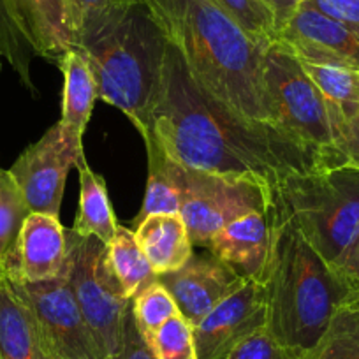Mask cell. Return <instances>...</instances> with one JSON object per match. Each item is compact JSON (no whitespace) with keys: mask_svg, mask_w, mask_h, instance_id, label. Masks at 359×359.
<instances>
[{"mask_svg":"<svg viewBox=\"0 0 359 359\" xmlns=\"http://www.w3.org/2000/svg\"><path fill=\"white\" fill-rule=\"evenodd\" d=\"M151 140L184 168L252 178L271 189L289 172L323 168L278 127L248 122L210 97L169 43Z\"/></svg>","mask_w":359,"mask_h":359,"instance_id":"1","label":"cell"},{"mask_svg":"<svg viewBox=\"0 0 359 359\" xmlns=\"http://www.w3.org/2000/svg\"><path fill=\"white\" fill-rule=\"evenodd\" d=\"M194 81L241 118L275 126L264 50L210 0H141Z\"/></svg>","mask_w":359,"mask_h":359,"instance_id":"2","label":"cell"},{"mask_svg":"<svg viewBox=\"0 0 359 359\" xmlns=\"http://www.w3.org/2000/svg\"><path fill=\"white\" fill-rule=\"evenodd\" d=\"M271 217L273 243L261 277L268 299V331L302 359L319 344L337 310L347 302L348 291L273 205Z\"/></svg>","mask_w":359,"mask_h":359,"instance_id":"3","label":"cell"},{"mask_svg":"<svg viewBox=\"0 0 359 359\" xmlns=\"http://www.w3.org/2000/svg\"><path fill=\"white\" fill-rule=\"evenodd\" d=\"M97 83L99 99L127 115L144 143L161 95L168 39L143 2L79 46Z\"/></svg>","mask_w":359,"mask_h":359,"instance_id":"4","label":"cell"},{"mask_svg":"<svg viewBox=\"0 0 359 359\" xmlns=\"http://www.w3.org/2000/svg\"><path fill=\"white\" fill-rule=\"evenodd\" d=\"M273 206L337 269L359 241V168L289 172L275 185Z\"/></svg>","mask_w":359,"mask_h":359,"instance_id":"5","label":"cell"},{"mask_svg":"<svg viewBox=\"0 0 359 359\" xmlns=\"http://www.w3.org/2000/svg\"><path fill=\"white\" fill-rule=\"evenodd\" d=\"M264 85L275 126L312 151L323 168L344 165L334 147L324 97L298 58L280 41L264 50Z\"/></svg>","mask_w":359,"mask_h":359,"instance_id":"6","label":"cell"},{"mask_svg":"<svg viewBox=\"0 0 359 359\" xmlns=\"http://www.w3.org/2000/svg\"><path fill=\"white\" fill-rule=\"evenodd\" d=\"M65 277L102 355L109 359L122 345L130 299L109 268L108 245L69 229Z\"/></svg>","mask_w":359,"mask_h":359,"instance_id":"7","label":"cell"},{"mask_svg":"<svg viewBox=\"0 0 359 359\" xmlns=\"http://www.w3.org/2000/svg\"><path fill=\"white\" fill-rule=\"evenodd\" d=\"M184 203L180 215L187 226L192 245L208 247L227 224L252 212H268L273 189L257 180L224 176L178 164Z\"/></svg>","mask_w":359,"mask_h":359,"instance_id":"8","label":"cell"},{"mask_svg":"<svg viewBox=\"0 0 359 359\" xmlns=\"http://www.w3.org/2000/svg\"><path fill=\"white\" fill-rule=\"evenodd\" d=\"M83 157V143L69 137L60 123H55L22 151L9 172L34 213L58 217L69 171Z\"/></svg>","mask_w":359,"mask_h":359,"instance_id":"9","label":"cell"},{"mask_svg":"<svg viewBox=\"0 0 359 359\" xmlns=\"http://www.w3.org/2000/svg\"><path fill=\"white\" fill-rule=\"evenodd\" d=\"M9 280L34 310L58 359H104L76 303L65 271L62 277L37 284Z\"/></svg>","mask_w":359,"mask_h":359,"instance_id":"10","label":"cell"},{"mask_svg":"<svg viewBox=\"0 0 359 359\" xmlns=\"http://www.w3.org/2000/svg\"><path fill=\"white\" fill-rule=\"evenodd\" d=\"M264 327H268L266 287L261 280L247 278L194 326L198 359H226L234 347Z\"/></svg>","mask_w":359,"mask_h":359,"instance_id":"11","label":"cell"},{"mask_svg":"<svg viewBox=\"0 0 359 359\" xmlns=\"http://www.w3.org/2000/svg\"><path fill=\"white\" fill-rule=\"evenodd\" d=\"M277 41L299 60L359 72V30L324 15L309 0L282 27Z\"/></svg>","mask_w":359,"mask_h":359,"instance_id":"12","label":"cell"},{"mask_svg":"<svg viewBox=\"0 0 359 359\" xmlns=\"http://www.w3.org/2000/svg\"><path fill=\"white\" fill-rule=\"evenodd\" d=\"M0 13L15 39L48 60L79 46L71 0H0Z\"/></svg>","mask_w":359,"mask_h":359,"instance_id":"13","label":"cell"},{"mask_svg":"<svg viewBox=\"0 0 359 359\" xmlns=\"http://www.w3.org/2000/svg\"><path fill=\"white\" fill-rule=\"evenodd\" d=\"M157 280L169 291L180 313L198 326L222 299L233 294L247 278L215 255H192L176 271L158 275Z\"/></svg>","mask_w":359,"mask_h":359,"instance_id":"14","label":"cell"},{"mask_svg":"<svg viewBox=\"0 0 359 359\" xmlns=\"http://www.w3.org/2000/svg\"><path fill=\"white\" fill-rule=\"evenodd\" d=\"M67 266V231L58 217L30 213L18 240L15 271L9 278L37 284L64 275Z\"/></svg>","mask_w":359,"mask_h":359,"instance_id":"15","label":"cell"},{"mask_svg":"<svg viewBox=\"0 0 359 359\" xmlns=\"http://www.w3.org/2000/svg\"><path fill=\"white\" fill-rule=\"evenodd\" d=\"M273 243V217L268 212H252L227 224L210 241L208 248L243 278L261 280Z\"/></svg>","mask_w":359,"mask_h":359,"instance_id":"16","label":"cell"},{"mask_svg":"<svg viewBox=\"0 0 359 359\" xmlns=\"http://www.w3.org/2000/svg\"><path fill=\"white\" fill-rule=\"evenodd\" d=\"M0 359H58L29 303L0 277Z\"/></svg>","mask_w":359,"mask_h":359,"instance_id":"17","label":"cell"},{"mask_svg":"<svg viewBox=\"0 0 359 359\" xmlns=\"http://www.w3.org/2000/svg\"><path fill=\"white\" fill-rule=\"evenodd\" d=\"M136 241L154 273H171L194 255L187 226L180 213H157L136 226Z\"/></svg>","mask_w":359,"mask_h":359,"instance_id":"18","label":"cell"},{"mask_svg":"<svg viewBox=\"0 0 359 359\" xmlns=\"http://www.w3.org/2000/svg\"><path fill=\"white\" fill-rule=\"evenodd\" d=\"M64 76L60 126L69 137L83 143V134L99 99L97 83L88 60L79 48L65 51L57 62Z\"/></svg>","mask_w":359,"mask_h":359,"instance_id":"19","label":"cell"},{"mask_svg":"<svg viewBox=\"0 0 359 359\" xmlns=\"http://www.w3.org/2000/svg\"><path fill=\"white\" fill-rule=\"evenodd\" d=\"M76 169L79 175V205L72 231L83 238L94 236L108 245L118 224L104 178L86 164L85 157L76 164Z\"/></svg>","mask_w":359,"mask_h":359,"instance_id":"20","label":"cell"},{"mask_svg":"<svg viewBox=\"0 0 359 359\" xmlns=\"http://www.w3.org/2000/svg\"><path fill=\"white\" fill-rule=\"evenodd\" d=\"M299 64L324 97L334 140L341 126L359 106V74L334 65L312 64L305 60H299Z\"/></svg>","mask_w":359,"mask_h":359,"instance_id":"21","label":"cell"},{"mask_svg":"<svg viewBox=\"0 0 359 359\" xmlns=\"http://www.w3.org/2000/svg\"><path fill=\"white\" fill-rule=\"evenodd\" d=\"M144 147L148 154V182L143 206L140 215L134 220L136 226L147 217L157 213H180L184 203V189L180 184L178 164L172 162L154 140L148 141Z\"/></svg>","mask_w":359,"mask_h":359,"instance_id":"22","label":"cell"},{"mask_svg":"<svg viewBox=\"0 0 359 359\" xmlns=\"http://www.w3.org/2000/svg\"><path fill=\"white\" fill-rule=\"evenodd\" d=\"M30 213L32 210L9 169L0 168V277L15 271L20 234Z\"/></svg>","mask_w":359,"mask_h":359,"instance_id":"23","label":"cell"},{"mask_svg":"<svg viewBox=\"0 0 359 359\" xmlns=\"http://www.w3.org/2000/svg\"><path fill=\"white\" fill-rule=\"evenodd\" d=\"M108 261L127 299H133L141 289L157 280L147 255L137 245L136 234L127 227H116L115 236L108 243Z\"/></svg>","mask_w":359,"mask_h":359,"instance_id":"24","label":"cell"},{"mask_svg":"<svg viewBox=\"0 0 359 359\" xmlns=\"http://www.w3.org/2000/svg\"><path fill=\"white\" fill-rule=\"evenodd\" d=\"M302 359H359V303L341 305L319 344Z\"/></svg>","mask_w":359,"mask_h":359,"instance_id":"25","label":"cell"},{"mask_svg":"<svg viewBox=\"0 0 359 359\" xmlns=\"http://www.w3.org/2000/svg\"><path fill=\"white\" fill-rule=\"evenodd\" d=\"M140 2L141 0H71L79 46L104 32Z\"/></svg>","mask_w":359,"mask_h":359,"instance_id":"26","label":"cell"},{"mask_svg":"<svg viewBox=\"0 0 359 359\" xmlns=\"http://www.w3.org/2000/svg\"><path fill=\"white\" fill-rule=\"evenodd\" d=\"M234 20L259 46L268 48L278 39V29L271 9L264 0H210Z\"/></svg>","mask_w":359,"mask_h":359,"instance_id":"27","label":"cell"},{"mask_svg":"<svg viewBox=\"0 0 359 359\" xmlns=\"http://www.w3.org/2000/svg\"><path fill=\"white\" fill-rule=\"evenodd\" d=\"M130 309H133L134 319H136V324L143 333L144 340L150 338L151 333L157 331L165 320L180 313L172 296L158 280L151 282L150 285L141 289L130 299Z\"/></svg>","mask_w":359,"mask_h":359,"instance_id":"28","label":"cell"},{"mask_svg":"<svg viewBox=\"0 0 359 359\" xmlns=\"http://www.w3.org/2000/svg\"><path fill=\"white\" fill-rule=\"evenodd\" d=\"M147 341L155 359H198L194 326L182 313L165 320Z\"/></svg>","mask_w":359,"mask_h":359,"instance_id":"29","label":"cell"},{"mask_svg":"<svg viewBox=\"0 0 359 359\" xmlns=\"http://www.w3.org/2000/svg\"><path fill=\"white\" fill-rule=\"evenodd\" d=\"M226 359H296L284 345L278 344L268 327L257 331L234 347Z\"/></svg>","mask_w":359,"mask_h":359,"instance_id":"30","label":"cell"},{"mask_svg":"<svg viewBox=\"0 0 359 359\" xmlns=\"http://www.w3.org/2000/svg\"><path fill=\"white\" fill-rule=\"evenodd\" d=\"M109 359H155L150 345L144 340L143 333L137 327L133 309L127 310L126 324H123V338L118 351Z\"/></svg>","mask_w":359,"mask_h":359,"instance_id":"31","label":"cell"},{"mask_svg":"<svg viewBox=\"0 0 359 359\" xmlns=\"http://www.w3.org/2000/svg\"><path fill=\"white\" fill-rule=\"evenodd\" d=\"M334 144L345 164L359 168V106L338 130Z\"/></svg>","mask_w":359,"mask_h":359,"instance_id":"32","label":"cell"},{"mask_svg":"<svg viewBox=\"0 0 359 359\" xmlns=\"http://www.w3.org/2000/svg\"><path fill=\"white\" fill-rule=\"evenodd\" d=\"M324 15L359 30V0H309Z\"/></svg>","mask_w":359,"mask_h":359,"instance_id":"33","label":"cell"},{"mask_svg":"<svg viewBox=\"0 0 359 359\" xmlns=\"http://www.w3.org/2000/svg\"><path fill=\"white\" fill-rule=\"evenodd\" d=\"M333 271L348 291V298L345 303H359V241Z\"/></svg>","mask_w":359,"mask_h":359,"instance_id":"34","label":"cell"},{"mask_svg":"<svg viewBox=\"0 0 359 359\" xmlns=\"http://www.w3.org/2000/svg\"><path fill=\"white\" fill-rule=\"evenodd\" d=\"M303 2H306V0H264V4L273 13L278 32Z\"/></svg>","mask_w":359,"mask_h":359,"instance_id":"35","label":"cell"},{"mask_svg":"<svg viewBox=\"0 0 359 359\" xmlns=\"http://www.w3.org/2000/svg\"><path fill=\"white\" fill-rule=\"evenodd\" d=\"M0 50L6 51L9 62H11V64L15 65L16 71H18V69H20V58H18V53H16V51H18V48H16L15 39H13L11 32H9L8 25H6L2 13H0Z\"/></svg>","mask_w":359,"mask_h":359,"instance_id":"36","label":"cell"},{"mask_svg":"<svg viewBox=\"0 0 359 359\" xmlns=\"http://www.w3.org/2000/svg\"><path fill=\"white\" fill-rule=\"evenodd\" d=\"M0 55H2V50H0Z\"/></svg>","mask_w":359,"mask_h":359,"instance_id":"37","label":"cell"},{"mask_svg":"<svg viewBox=\"0 0 359 359\" xmlns=\"http://www.w3.org/2000/svg\"><path fill=\"white\" fill-rule=\"evenodd\" d=\"M358 74H359V72H358Z\"/></svg>","mask_w":359,"mask_h":359,"instance_id":"38","label":"cell"}]
</instances>
